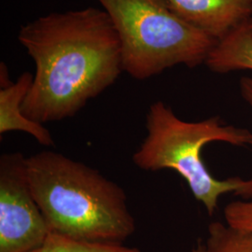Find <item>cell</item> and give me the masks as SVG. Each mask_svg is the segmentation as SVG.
I'll return each mask as SVG.
<instances>
[{
    "label": "cell",
    "instance_id": "30bf717a",
    "mask_svg": "<svg viewBox=\"0 0 252 252\" xmlns=\"http://www.w3.org/2000/svg\"><path fill=\"white\" fill-rule=\"evenodd\" d=\"M32 252H141V251L135 247L86 242L51 233L45 242Z\"/></svg>",
    "mask_w": 252,
    "mask_h": 252
},
{
    "label": "cell",
    "instance_id": "8fae6325",
    "mask_svg": "<svg viewBox=\"0 0 252 252\" xmlns=\"http://www.w3.org/2000/svg\"><path fill=\"white\" fill-rule=\"evenodd\" d=\"M225 221L234 228L252 233V200H237L224 208Z\"/></svg>",
    "mask_w": 252,
    "mask_h": 252
},
{
    "label": "cell",
    "instance_id": "3957f363",
    "mask_svg": "<svg viewBox=\"0 0 252 252\" xmlns=\"http://www.w3.org/2000/svg\"><path fill=\"white\" fill-rule=\"evenodd\" d=\"M146 129L147 136L133 154L134 163L145 171L177 172L209 215L215 213L219 199L226 193H234L244 200L252 198V178L218 180L202 159L203 148L213 142L252 147V131L225 125L220 117L200 122L183 121L162 101L150 106Z\"/></svg>",
    "mask_w": 252,
    "mask_h": 252
},
{
    "label": "cell",
    "instance_id": "4fadbf2b",
    "mask_svg": "<svg viewBox=\"0 0 252 252\" xmlns=\"http://www.w3.org/2000/svg\"><path fill=\"white\" fill-rule=\"evenodd\" d=\"M191 252H203V241L201 239H199L197 241L196 247L192 250Z\"/></svg>",
    "mask_w": 252,
    "mask_h": 252
},
{
    "label": "cell",
    "instance_id": "9c48e42d",
    "mask_svg": "<svg viewBox=\"0 0 252 252\" xmlns=\"http://www.w3.org/2000/svg\"><path fill=\"white\" fill-rule=\"evenodd\" d=\"M203 252H252V233L215 221L208 227Z\"/></svg>",
    "mask_w": 252,
    "mask_h": 252
},
{
    "label": "cell",
    "instance_id": "ba28073f",
    "mask_svg": "<svg viewBox=\"0 0 252 252\" xmlns=\"http://www.w3.org/2000/svg\"><path fill=\"white\" fill-rule=\"evenodd\" d=\"M205 63L220 74L252 70V20L218 41Z\"/></svg>",
    "mask_w": 252,
    "mask_h": 252
},
{
    "label": "cell",
    "instance_id": "7a4b0ae2",
    "mask_svg": "<svg viewBox=\"0 0 252 252\" xmlns=\"http://www.w3.org/2000/svg\"><path fill=\"white\" fill-rule=\"evenodd\" d=\"M27 171L51 233L116 245L135 233L125 189L99 171L50 151L27 157Z\"/></svg>",
    "mask_w": 252,
    "mask_h": 252
},
{
    "label": "cell",
    "instance_id": "277c9868",
    "mask_svg": "<svg viewBox=\"0 0 252 252\" xmlns=\"http://www.w3.org/2000/svg\"><path fill=\"white\" fill-rule=\"evenodd\" d=\"M117 32L123 71L138 81L173 66L206 63L218 43L172 10L164 0H97Z\"/></svg>",
    "mask_w": 252,
    "mask_h": 252
},
{
    "label": "cell",
    "instance_id": "5b68a950",
    "mask_svg": "<svg viewBox=\"0 0 252 252\" xmlns=\"http://www.w3.org/2000/svg\"><path fill=\"white\" fill-rule=\"evenodd\" d=\"M51 234L30 188L27 158L20 152L0 157V252H32Z\"/></svg>",
    "mask_w": 252,
    "mask_h": 252
},
{
    "label": "cell",
    "instance_id": "52a82bcc",
    "mask_svg": "<svg viewBox=\"0 0 252 252\" xmlns=\"http://www.w3.org/2000/svg\"><path fill=\"white\" fill-rule=\"evenodd\" d=\"M34 75L24 72L15 82L1 85L0 88V135L21 131L32 135L45 147H53L52 134L43 125L34 122L23 112V104L31 89Z\"/></svg>",
    "mask_w": 252,
    "mask_h": 252
},
{
    "label": "cell",
    "instance_id": "6da1fadb",
    "mask_svg": "<svg viewBox=\"0 0 252 252\" xmlns=\"http://www.w3.org/2000/svg\"><path fill=\"white\" fill-rule=\"evenodd\" d=\"M18 40L36 65L23 112L41 125L75 116L123 71L119 36L104 9L46 14L21 27Z\"/></svg>",
    "mask_w": 252,
    "mask_h": 252
},
{
    "label": "cell",
    "instance_id": "7c38bea8",
    "mask_svg": "<svg viewBox=\"0 0 252 252\" xmlns=\"http://www.w3.org/2000/svg\"><path fill=\"white\" fill-rule=\"evenodd\" d=\"M240 92L244 100L252 107V78L243 77L240 80Z\"/></svg>",
    "mask_w": 252,
    "mask_h": 252
},
{
    "label": "cell",
    "instance_id": "8992f818",
    "mask_svg": "<svg viewBox=\"0 0 252 252\" xmlns=\"http://www.w3.org/2000/svg\"><path fill=\"white\" fill-rule=\"evenodd\" d=\"M192 27L218 41L252 20V0H164Z\"/></svg>",
    "mask_w": 252,
    "mask_h": 252
}]
</instances>
